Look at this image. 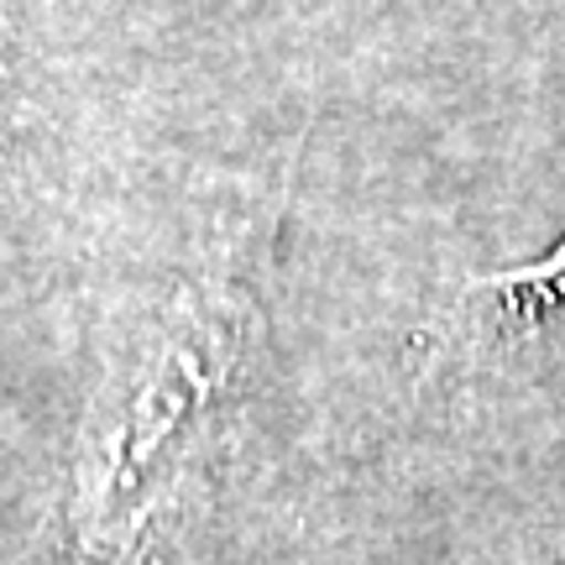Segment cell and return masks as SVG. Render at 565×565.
<instances>
[{
    "label": "cell",
    "mask_w": 565,
    "mask_h": 565,
    "mask_svg": "<svg viewBox=\"0 0 565 565\" xmlns=\"http://www.w3.org/2000/svg\"><path fill=\"white\" fill-rule=\"evenodd\" d=\"M471 303H477V315L487 320L492 335L545 324L555 309H565V242L555 252H545L540 263L471 282Z\"/></svg>",
    "instance_id": "2"
},
{
    "label": "cell",
    "mask_w": 565,
    "mask_h": 565,
    "mask_svg": "<svg viewBox=\"0 0 565 565\" xmlns=\"http://www.w3.org/2000/svg\"><path fill=\"white\" fill-rule=\"evenodd\" d=\"M6 131H11V58H6V26H0V158H6Z\"/></svg>",
    "instance_id": "3"
},
{
    "label": "cell",
    "mask_w": 565,
    "mask_h": 565,
    "mask_svg": "<svg viewBox=\"0 0 565 565\" xmlns=\"http://www.w3.org/2000/svg\"><path fill=\"white\" fill-rule=\"evenodd\" d=\"M246 225L162 288L84 419L74 471V565H141L194 466L210 456L242 393L263 324L257 257Z\"/></svg>",
    "instance_id": "1"
}]
</instances>
